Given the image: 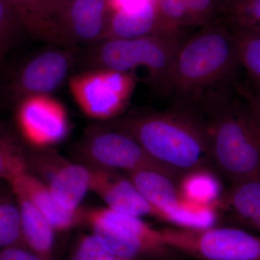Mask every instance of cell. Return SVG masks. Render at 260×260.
Instances as JSON below:
<instances>
[{
    "instance_id": "cell-5",
    "label": "cell",
    "mask_w": 260,
    "mask_h": 260,
    "mask_svg": "<svg viewBox=\"0 0 260 260\" xmlns=\"http://www.w3.org/2000/svg\"><path fill=\"white\" fill-rule=\"evenodd\" d=\"M84 221L116 258L164 259L174 254V250L164 244L160 230L153 229L140 217L101 208L85 210Z\"/></svg>"
},
{
    "instance_id": "cell-24",
    "label": "cell",
    "mask_w": 260,
    "mask_h": 260,
    "mask_svg": "<svg viewBox=\"0 0 260 260\" xmlns=\"http://www.w3.org/2000/svg\"><path fill=\"white\" fill-rule=\"evenodd\" d=\"M233 32L237 39L242 68L246 70L258 90H260V34L236 30Z\"/></svg>"
},
{
    "instance_id": "cell-13",
    "label": "cell",
    "mask_w": 260,
    "mask_h": 260,
    "mask_svg": "<svg viewBox=\"0 0 260 260\" xmlns=\"http://www.w3.org/2000/svg\"><path fill=\"white\" fill-rule=\"evenodd\" d=\"M112 8L109 0H70L63 20L67 47L94 46L105 39Z\"/></svg>"
},
{
    "instance_id": "cell-7",
    "label": "cell",
    "mask_w": 260,
    "mask_h": 260,
    "mask_svg": "<svg viewBox=\"0 0 260 260\" xmlns=\"http://www.w3.org/2000/svg\"><path fill=\"white\" fill-rule=\"evenodd\" d=\"M83 164L124 171L154 170L179 182L182 175L154 160L130 135L107 125L87 129L78 145Z\"/></svg>"
},
{
    "instance_id": "cell-16",
    "label": "cell",
    "mask_w": 260,
    "mask_h": 260,
    "mask_svg": "<svg viewBox=\"0 0 260 260\" xmlns=\"http://www.w3.org/2000/svg\"><path fill=\"white\" fill-rule=\"evenodd\" d=\"M220 208L237 227L260 236V176L232 183L219 200Z\"/></svg>"
},
{
    "instance_id": "cell-3",
    "label": "cell",
    "mask_w": 260,
    "mask_h": 260,
    "mask_svg": "<svg viewBox=\"0 0 260 260\" xmlns=\"http://www.w3.org/2000/svg\"><path fill=\"white\" fill-rule=\"evenodd\" d=\"M212 162L231 183L260 176V112L254 93L238 85L206 121Z\"/></svg>"
},
{
    "instance_id": "cell-28",
    "label": "cell",
    "mask_w": 260,
    "mask_h": 260,
    "mask_svg": "<svg viewBox=\"0 0 260 260\" xmlns=\"http://www.w3.org/2000/svg\"><path fill=\"white\" fill-rule=\"evenodd\" d=\"M112 10H134L144 6L150 0H109Z\"/></svg>"
},
{
    "instance_id": "cell-18",
    "label": "cell",
    "mask_w": 260,
    "mask_h": 260,
    "mask_svg": "<svg viewBox=\"0 0 260 260\" xmlns=\"http://www.w3.org/2000/svg\"><path fill=\"white\" fill-rule=\"evenodd\" d=\"M160 20L172 31L200 27L223 15L221 0H155Z\"/></svg>"
},
{
    "instance_id": "cell-14",
    "label": "cell",
    "mask_w": 260,
    "mask_h": 260,
    "mask_svg": "<svg viewBox=\"0 0 260 260\" xmlns=\"http://www.w3.org/2000/svg\"><path fill=\"white\" fill-rule=\"evenodd\" d=\"M21 28L34 37L67 48L63 20L70 0H6Z\"/></svg>"
},
{
    "instance_id": "cell-32",
    "label": "cell",
    "mask_w": 260,
    "mask_h": 260,
    "mask_svg": "<svg viewBox=\"0 0 260 260\" xmlns=\"http://www.w3.org/2000/svg\"><path fill=\"white\" fill-rule=\"evenodd\" d=\"M1 187H2V186H0V188H1Z\"/></svg>"
},
{
    "instance_id": "cell-27",
    "label": "cell",
    "mask_w": 260,
    "mask_h": 260,
    "mask_svg": "<svg viewBox=\"0 0 260 260\" xmlns=\"http://www.w3.org/2000/svg\"><path fill=\"white\" fill-rule=\"evenodd\" d=\"M0 260H49L21 246L0 248Z\"/></svg>"
},
{
    "instance_id": "cell-6",
    "label": "cell",
    "mask_w": 260,
    "mask_h": 260,
    "mask_svg": "<svg viewBox=\"0 0 260 260\" xmlns=\"http://www.w3.org/2000/svg\"><path fill=\"white\" fill-rule=\"evenodd\" d=\"M164 244L201 260H260V236L237 226L160 230Z\"/></svg>"
},
{
    "instance_id": "cell-22",
    "label": "cell",
    "mask_w": 260,
    "mask_h": 260,
    "mask_svg": "<svg viewBox=\"0 0 260 260\" xmlns=\"http://www.w3.org/2000/svg\"><path fill=\"white\" fill-rule=\"evenodd\" d=\"M28 151L8 130L0 126V181L9 184L28 172Z\"/></svg>"
},
{
    "instance_id": "cell-31",
    "label": "cell",
    "mask_w": 260,
    "mask_h": 260,
    "mask_svg": "<svg viewBox=\"0 0 260 260\" xmlns=\"http://www.w3.org/2000/svg\"><path fill=\"white\" fill-rule=\"evenodd\" d=\"M114 260H134V259H121V258H116Z\"/></svg>"
},
{
    "instance_id": "cell-11",
    "label": "cell",
    "mask_w": 260,
    "mask_h": 260,
    "mask_svg": "<svg viewBox=\"0 0 260 260\" xmlns=\"http://www.w3.org/2000/svg\"><path fill=\"white\" fill-rule=\"evenodd\" d=\"M70 49H51L39 53L15 72L10 94L19 101L32 95H51L68 78L75 62Z\"/></svg>"
},
{
    "instance_id": "cell-2",
    "label": "cell",
    "mask_w": 260,
    "mask_h": 260,
    "mask_svg": "<svg viewBox=\"0 0 260 260\" xmlns=\"http://www.w3.org/2000/svg\"><path fill=\"white\" fill-rule=\"evenodd\" d=\"M107 125L130 135L154 160L181 175L213 162L208 124L187 111L133 113Z\"/></svg>"
},
{
    "instance_id": "cell-9",
    "label": "cell",
    "mask_w": 260,
    "mask_h": 260,
    "mask_svg": "<svg viewBox=\"0 0 260 260\" xmlns=\"http://www.w3.org/2000/svg\"><path fill=\"white\" fill-rule=\"evenodd\" d=\"M28 169L66 209L79 210L90 190L86 167L70 161L51 148L28 152Z\"/></svg>"
},
{
    "instance_id": "cell-26",
    "label": "cell",
    "mask_w": 260,
    "mask_h": 260,
    "mask_svg": "<svg viewBox=\"0 0 260 260\" xmlns=\"http://www.w3.org/2000/svg\"><path fill=\"white\" fill-rule=\"evenodd\" d=\"M113 255L93 234L80 238L72 260H114Z\"/></svg>"
},
{
    "instance_id": "cell-23",
    "label": "cell",
    "mask_w": 260,
    "mask_h": 260,
    "mask_svg": "<svg viewBox=\"0 0 260 260\" xmlns=\"http://www.w3.org/2000/svg\"><path fill=\"white\" fill-rule=\"evenodd\" d=\"M25 247L22 234L20 209L14 193L0 188V248ZM27 249V248H26Z\"/></svg>"
},
{
    "instance_id": "cell-30",
    "label": "cell",
    "mask_w": 260,
    "mask_h": 260,
    "mask_svg": "<svg viewBox=\"0 0 260 260\" xmlns=\"http://www.w3.org/2000/svg\"><path fill=\"white\" fill-rule=\"evenodd\" d=\"M254 97H255L256 103H257L258 107H259L260 112V90H258V93L256 94L254 93Z\"/></svg>"
},
{
    "instance_id": "cell-1",
    "label": "cell",
    "mask_w": 260,
    "mask_h": 260,
    "mask_svg": "<svg viewBox=\"0 0 260 260\" xmlns=\"http://www.w3.org/2000/svg\"><path fill=\"white\" fill-rule=\"evenodd\" d=\"M241 68L235 35L219 18L183 41L158 90L174 109L206 120L237 88Z\"/></svg>"
},
{
    "instance_id": "cell-15",
    "label": "cell",
    "mask_w": 260,
    "mask_h": 260,
    "mask_svg": "<svg viewBox=\"0 0 260 260\" xmlns=\"http://www.w3.org/2000/svg\"><path fill=\"white\" fill-rule=\"evenodd\" d=\"M9 185L13 192L28 198L56 232L68 230L84 221L85 210H70L61 206L28 171L10 182Z\"/></svg>"
},
{
    "instance_id": "cell-29",
    "label": "cell",
    "mask_w": 260,
    "mask_h": 260,
    "mask_svg": "<svg viewBox=\"0 0 260 260\" xmlns=\"http://www.w3.org/2000/svg\"><path fill=\"white\" fill-rule=\"evenodd\" d=\"M246 1H249V0H221L222 5H223V13L227 8H230L233 5L239 4V3H244Z\"/></svg>"
},
{
    "instance_id": "cell-4",
    "label": "cell",
    "mask_w": 260,
    "mask_h": 260,
    "mask_svg": "<svg viewBox=\"0 0 260 260\" xmlns=\"http://www.w3.org/2000/svg\"><path fill=\"white\" fill-rule=\"evenodd\" d=\"M183 41L182 32L106 39L90 49L88 64L93 70H110L128 74L138 68H145L148 72V81L158 90Z\"/></svg>"
},
{
    "instance_id": "cell-10",
    "label": "cell",
    "mask_w": 260,
    "mask_h": 260,
    "mask_svg": "<svg viewBox=\"0 0 260 260\" xmlns=\"http://www.w3.org/2000/svg\"><path fill=\"white\" fill-rule=\"evenodd\" d=\"M16 120L24 139L32 148H49L68 137L70 121L64 105L51 95L19 101Z\"/></svg>"
},
{
    "instance_id": "cell-17",
    "label": "cell",
    "mask_w": 260,
    "mask_h": 260,
    "mask_svg": "<svg viewBox=\"0 0 260 260\" xmlns=\"http://www.w3.org/2000/svg\"><path fill=\"white\" fill-rule=\"evenodd\" d=\"M145 200L159 213L160 219L169 220L185 202L178 181L167 174L154 170L126 173Z\"/></svg>"
},
{
    "instance_id": "cell-8",
    "label": "cell",
    "mask_w": 260,
    "mask_h": 260,
    "mask_svg": "<svg viewBox=\"0 0 260 260\" xmlns=\"http://www.w3.org/2000/svg\"><path fill=\"white\" fill-rule=\"evenodd\" d=\"M133 75L94 69L70 77L69 88L82 112L98 120H112L126 109L134 91Z\"/></svg>"
},
{
    "instance_id": "cell-21",
    "label": "cell",
    "mask_w": 260,
    "mask_h": 260,
    "mask_svg": "<svg viewBox=\"0 0 260 260\" xmlns=\"http://www.w3.org/2000/svg\"><path fill=\"white\" fill-rule=\"evenodd\" d=\"M183 198L202 205L218 208L220 185L208 169H199L184 174L178 183Z\"/></svg>"
},
{
    "instance_id": "cell-20",
    "label": "cell",
    "mask_w": 260,
    "mask_h": 260,
    "mask_svg": "<svg viewBox=\"0 0 260 260\" xmlns=\"http://www.w3.org/2000/svg\"><path fill=\"white\" fill-rule=\"evenodd\" d=\"M14 194L20 209L25 247L38 255L49 259L54 247L55 229L28 198L18 193Z\"/></svg>"
},
{
    "instance_id": "cell-25",
    "label": "cell",
    "mask_w": 260,
    "mask_h": 260,
    "mask_svg": "<svg viewBox=\"0 0 260 260\" xmlns=\"http://www.w3.org/2000/svg\"><path fill=\"white\" fill-rule=\"evenodd\" d=\"M21 28L6 0H0V59L8 51Z\"/></svg>"
},
{
    "instance_id": "cell-12",
    "label": "cell",
    "mask_w": 260,
    "mask_h": 260,
    "mask_svg": "<svg viewBox=\"0 0 260 260\" xmlns=\"http://www.w3.org/2000/svg\"><path fill=\"white\" fill-rule=\"evenodd\" d=\"M88 169L90 190L93 191L114 211L141 217L160 219L159 213L140 194L126 175L119 171L83 164Z\"/></svg>"
},
{
    "instance_id": "cell-19",
    "label": "cell",
    "mask_w": 260,
    "mask_h": 260,
    "mask_svg": "<svg viewBox=\"0 0 260 260\" xmlns=\"http://www.w3.org/2000/svg\"><path fill=\"white\" fill-rule=\"evenodd\" d=\"M158 34H172V32H168L162 25L155 0H150L139 9L129 11L112 10L104 40L135 39Z\"/></svg>"
}]
</instances>
